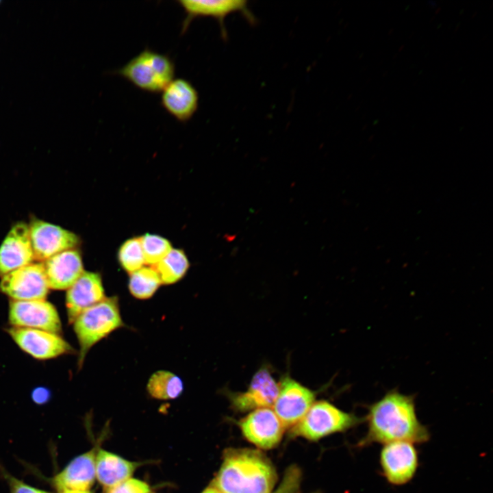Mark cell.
I'll return each mask as SVG.
<instances>
[{"mask_svg": "<svg viewBox=\"0 0 493 493\" xmlns=\"http://www.w3.org/2000/svg\"><path fill=\"white\" fill-rule=\"evenodd\" d=\"M160 93L162 108L180 123L189 121L198 110V91L186 79L174 78Z\"/></svg>", "mask_w": 493, "mask_h": 493, "instance_id": "15", "label": "cell"}, {"mask_svg": "<svg viewBox=\"0 0 493 493\" xmlns=\"http://www.w3.org/2000/svg\"><path fill=\"white\" fill-rule=\"evenodd\" d=\"M146 264L155 266L172 249L168 240L160 236L147 233L140 237Z\"/></svg>", "mask_w": 493, "mask_h": 493, "instance_id": "25", "label": "cell"}, {"mask_svg": "<svg viewBox=\"0 0 493 493\" xmlns=\"http://www.w3.org/2000/svg\"><path fill=\"white\" fill-rule=\"evenodd\" d=\"M279 392V383L267 366L261 367L253 376L244 392L228 391L227 394L231 407L245 412L260 408H271Z\"/></svg>", "mask_w": 493, "mask_h": 493, "instance_id": "11", "label": "cell"}, {"mask_svg": "<svg viewBox=\"0 0 493 493\" xmlns=\"http://www.w3.org/2000/svg\"><path fill=\"white\" fill-rule=\"evenodd\" d=\"M186 14L181 25V34L188 29L191 22L199 17H212L220 23L222 34L225 36L224 19L235 12L247 11L246 1L243 0H179L177 1Z\"/></svg>", "mask_w": 493, "mask_h": 493, "instance_id": "18", "label": "cell"}, {"mask_svg": "<svg viewBox=\"0 0 493 493\" xmlns=\"http://www.w3.org/2000/svg\"><path fill=\"white\" fill-rule=\"evenodd\" d=\"M301 482V471L296 466H290L285 471L277 488L270 493H297Z\"/></svg>", "mask_w": 493, "mask_h": 493, "instance_id": "26", "label": "cell"}, {"mask_svg": "<svg viewBox=\"0 0 493 493\" xmlns=\"http://www.w3.org/2000/svg\"><path fill=\"white\" fill-rule=\"evenodd\" d=\"M73 329L79 344V368L86 354L99 341L117 329L125 327L117 296L104 299L81 312L73 321Z\"/></svg>", "mask_w": 493, "mask_h": 493, "instance_id": "3", "label": "cell"}, {"mask_svg": "<svg viewBox=\"0 0 493 493\" xmlns=\"http://www.w3.org/2000/svg\"><path fill=\"white\" fill-rule=\"evenodd\" d=\"M138 465L110 452L99 450L95 460L96 477L107 490L129 479Z\"/></svg>", "mask_w": 493, "mask_h": 493, "instance_id": "20", "label": "cell"}, {"mask_svg": "<svg viewBox=\"0 0 493 493\" xmlns=\"http://www.w3.org/2000/svg\"><path fill=\"white\" fill-rule=\"evenodd\" d=\"M188 267L189 262L184 251L172 249L153 268L157 273L162 283L168 285L181 279Z\"/></svg>", "mask_w": 493, "mask_h": 493, "instance_id": "22", "label": "cell"}, {"mask_svg": "<svg viewBox=\"0 0 493 493\" xmlns=\"http://www.w3.org/2000/svg\"><path fill=\"white\" fill-rule=\"evenodd\" d=\"M315 399V392L285 375L279 383V392L273 409L284 428H292L302 419Z\"/></svg>", "mask_w": 493, "mask_h": 493, "instance_id": "8", "label": "cell"}, {"mask_svg": "<svg viewBox=\"0 0 493 493\" xmlns=\"http://www.w3.org/2000/svg\"><path fill=\"white\" fill-rule=\"evenodd\" d=\"M60 493H90L88 490H65Z\"/></svg>", "mask_w": 493, "mask_h": 493, "instance_id": "30", "label": "cell"}, {"mask_svg": "<svg viewBox=\"0 0 493 493\" xmlns=\"http://www.w3.org/2000/svg\"><path fill=\"white\" fill-rule=\"evenodd\" d=\"M118 257L123 268L130 274L143 267L145 261L140 238L126 240L121 246Z\"/></svg>", "mask_w": 493, "mask_h": 493, "instance_id": "24", "label": "cell"}, {"mask_svg": "<svg viewBox=\"0 0 493 493\" xmlns=\"http://www.w3.org/2000/svg\"><path fill=\"white\" fill-rule=\"evenodd\" d=\"M8 318L14 327L41 329L58 334L62 329L56 308L45 299L12 300L9 305Z\"/></svg>", "mask_w": 493, "mask_h": 493, "instance_id": "10", "label": "cell"}, {"mask_svg": "<svg viewBox=\"0 0 493 493\" xmlns=\"http://www.w3.org/2000/svg\"><path fill=\"white\" fill-rule=\"evenodd\" d=\"M366 408L364 419L367 432L358 442V447L396 441L422 444L430 438L428 428L418 418L415 395L403 394L392 389Z\"/></svg>", "mask_w": 493, "mask_h": 493, "instance_id": "1", "label": "cell"}, {"mask_svg": "<svg viewBox=\"0 0 493 493\" xmlns=\"http://www.w3.org/2000/svg\"><path fill=\"white\" fill-rule=\"evenodd\" d=\"M96 452L94 449L81 455L54 478V484L60 493L65 490H88L94 483Z\"/></svg>", "mask_w": 493, "mask_h": 493, "instance_id": "19", "label": "cell"}, {"mask_svg": "<svg viewBox=\"0 0 493 493\" xmlns=\"http://www.w3.org/2000/svg\"><path fill=\"white\" fill-rule=\"evenodd\" d=\"M49 287L42 262H32L3 277L0 290L12 301L43 300Z\"/></svg>", "mask_w": 493, "mask_h": 493, "instance_id": "6", "label": "cell"}, {"mask_svg": "<svg viewBox=\"0 0 493 493\" xmlns=\"http://www.w3.org/2000/svg\"><path fill=\"white\" fill-rule=\"evenodd\" d=\"M149 485L144 481L136 479L126 481L106 490L105 493H149Z\"/></svg>", "mask_w": 493, "mask_h": 493, "instance_id": "27", "label": "cell"}, {"mask_svg": "<svg viewBox=\"0 0 493 493\" xmlns=\"http://www.w3.org/2000/svg\"><path fill=\"white\" fill-rule=\"evenodd\" d=\"M161 284L153 267H142L130 274L129 290L134 297L147 299L155 294Z\"/></svg>", "mask_w": 493, "mask_h": 493, "instance_id": "23", "label": "cell"}, {"mask_svg": "<svg viewBox=\"0 0 493 493\" xmlns=\"http://www.w3.org/2000/svg\"><path fill=\"white\" fill-rule=\"evenodd\" d=\"M10 483L11 493H48L45 491L31 487L13 477L10 478Z\"/></svg>", "mask_w": 493, "mask_h": 493, "instance_id": "28", "label": "cell"}, {"mask_svg": "<svg viewBox=\"0 0 493 493\" xmlns=\"http://www.w3.org/2000/svg\"><path fill=\"white\" fill-rule=\"evenodd\" d=\"M0 3H1V1H0Z\"/></svg>", "mask_w": 493, "mask_h": 493, "instance_id": "31", "label": "cell"}, {"mask_svg": "<svg viewBox=\"0 0 493 493\" xmlns=\"http://www.w3.org/2000/svg\"><path fill=\"white\" fill-rule=\"evenodd\" d=\"M364 421V418L344 412L329 401H318L292 427L291 434L316 441L331 434L344 432Z\"/></svg>", "mask_w": 493, "mask_h": 493, "instance_id": "5", "label": "cell"}, {"mask_svg": "<svg viewBox=\"0 0 493 493\" xmlns=\"http://www.w3.org/2000/svg\"><path fill=\"white\" fill-rule=\"evenodd\" d=\"M202 493H221L214 487H210L205 489Z\"/></svg>", "mask_w": 493, "mask_h": 493, "instance_id": "29", "label": "cell"}, {"mask_svg": "<svg viewBox=\"0 0 493 493\" xmlns=\"http://www.w3.org/2000/svg\"><path fill=\"white\" fill-rule=\"evenodd\" d=\"M184 383L179 377L167 370L153 373L147 383L149 394L159 400L177 398L183 392Z\"/></svg>", "mask_w": 493, "mask_h": 493, "instance_id": "21", "label": "cell"}, {"mask_svg": "<svg viewBox=\"0 0 493 493\" xmlns=\"http://www.w3.org/2000/svg\"><path fill=\"white\" fill-rule=\"evenodd\" d=\"M34 260L29 226L14 224L0 245V277L32 263Z\"/></svg>", "mask_w": 493, "mask_h": 493, "instance_id": "14", "label": "cell"}, {"mask_svg": "<svg viewBox=\"0 0 493 493\" xmlns=\"http://www.w3.org/2000/svg\"><path fill=\"white\" fill-rule=\"evenodd\" d=\"M244 438L262 449H271L281 441L284 427L272 408L250 412L238 422Z\"/></svg>", "mask_w": 493, "mask_h": 493, "instance_id": "13", "label": "cell"}, {"mask_svg": "<svg viewBox=\"0 0 493 493\" xmlns=\"http://www.w3.org/2000/svg\"><path fill=\"white\" fill-rule=\"evenodd\" d=\"M277 478L275 467L260 451L230 448L212 487L221 493H270Z\"/></svg>", "mask_w": 493, "mask_h": 493, "instance_id": "2", "label": "cell"}, {"mask_svg": "<svg viewBox=\"0 0 493 493\" xmlns=\"http://www.w3.org/2000/svg\"><path fill=\"white\" fill-rule=\"evenodd\" d=\"M382 475L393 485H403L415 476L418 465V453L414 444L396 441L385 444L379 454Z\"/></svg>", "mask_w": 493, "mask_h": 493, "instance_id": "7", "label": "cell"}, {"mask_svg": "<svg viewBox=\"0 0 493 493\" xmlns=\"http://www.w3.org/2000/svg\"><path fill=\"white\" fill-rule=\"evenodd\" d=\"M175 72V63L168 55L147 47L112 74L141 90L157 94L174 79Z\"/></svg>", "mask_w": 493, "mask_h": 493, "instance_id": "4", "label": "cell"}, {"mask_svg": "<svg viewBox=\"0 0 493 493\" xmlns=\"http://www.w3.org/2000/svg\"><path fill=\"white\" fill-rule=\"evenodd\" d=\"M8 332L23 351L38 359H49L74 351L58 333L14 327Z\"/></svg>", "mask_w": 493, "mask_h": 493, "instance_id": "12", "label": "cell"}, {"mask_svg": "<svg viewBox=\"0 0 493 493\" xmlns=\"http://www.w3.org/2000/svg\"><path fill=\"white\" fill-rule=\"evenodd\" d=\"M28 226L34 260L38 262L75 249L80 242L73 232L40 219H31Z\"/></svg>", "mask_w": 493, "mask_h": 493, "instance_id": "9", "label": "cell"}, {"mask_svg": "<svg viewBox=\"0 0 493 493\" xmlns=\"http://www.w3.org/2000/svg\"><path fill=\"white\" fill-rule=\"evenodd\" d=\"M42 262L49 287L53 290H67L84 271L77 249L64 251Z\"/></svg>", "mask_w": 493, "mask_h": 493, "instance_id": "17", "label": "cell"}, {"mask_svg": "<svg viewBox=\"0 0 493 493\" xmlns=\"http://www.w3.org/2000/svg\"><path fill=\"white\" fill-rule=\"evenodd\" d=\"M105 298L100 275L84 270L67 289L66 307L68 322L73 323L81 312Z\"/></svg>", "mask_w": 493, "mask_h": 493, "instance_id": "16", "label": "cell"}]
</instances>
